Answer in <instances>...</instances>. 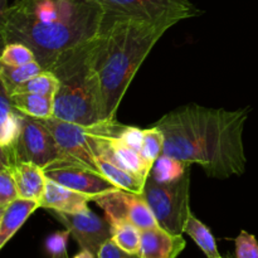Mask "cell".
Returning a JSON list of instances; mask_svg holds the SVG:
<instances>
[{
  "label": "cell",
  "mask_w": 258,
  "mask_h": 258,
  "mask_svg": "<svg viewBox=\"0 0 258 258\" xmlns=\"http://www.w3.org/2000/svg\"><path fill=\"white\" fill-rule=\"evenodd\" d=\"M7 166H9L14 175L20 198L39 202L47 183L44 170L32 161H17L13 165Z\"/></svg>",
  "instance_id": "cell-16"
},
{
  "label": "cell",
  "mask_w": 258,
  "mask_h": 258,
  "mask_svg": "<svg viewBox=\"0 0 258 258\" xmlns=\"http://www.w3.org/2000/svg\"><path fill=\"white\" fill-rule=\"evenodd\" d=\"M70 236L71 232L68 229H66V231L55 232V233L50 234L48 237L47 241H45V249L50 254V257L67 251L66 248H67V242Z\"/></svg>",
  "instance_id": "cell-30"
},
{
  "label": "cell",
  "mask_w": 258,
  "mask_h": 258,
  "mask_svg": "<svg viewBox=\"0 0 258 258\" xmlns=\"http://www.w3.org/2000/svg\"><path fill=\"white\" fill-rule=\"evenodd\" d=\"M92 202L103 209L105 218L111 224L130 222L141 231L159 227L158 221L144 194L131 193L117 188L98 194Z\"/></svg>",
  "instance_id": "cell-8"
},
{
  "label": "cell",
  "mask_w": 258,
  "mask_h": 258,
  "mask_svg": "<svg viewBox=\"0 0 258 258\" xmlns=\"http://www.w3.org/2000/svg\"><path fill=\"white\" fill-rule=\"evenodd\" d=\"M37 60L35 53L33 52L32 48L23 43H8L4 45L2 57H0V63L4 66H17L27 64V63Z\"/></svg>",
  "instance_id": "cell-26"
},
{
  "label": "cell",
  "mask_w": 258,
  "mask_h": 258,
  "mask_svg": "<svg viewBox=\"0 0 258 258\" xmlns=\"http://www.w3.org/2000/svg\"><path fill=\"white\" fill-rule=\"evenodd\" d=\"M12 146L15 151L17 161H32L42 169L64 159L54 136L45 123L42 120L28 116L23 117V128L19 140Z\"/></svg>",
  "instance_id": "cell-9"
},
{
  "label": "cell",
  "mask_w": 258,
  "mask_h": 258,
  "mask_svg": "<svg viewBox=\"0 0 258 258\" xmlns=\"http://www.w3.org/2000/svg\"><path fill=\"white\" fill-rule=\"evenodd\" d=\"M189 168H191V164L161 154L154 163L150 175L158 183H173L179 180Z\"/></svg>",
  "instance_id": "cell-22"
},
{
  "label": "cell",
  "mask_w": 258,
  "mask_h": 258,
  "mask_svg": "<svg viewBox=\"0 0 258 258\" xmlns=\"http://www.w3.org/2000/svg\"><path fill=\"white\" fill-rule=\"evenodd\" d=\"M219 258H223V257H219Z\"/></svg>",
  "instance_id": "cell-34"
},
{
  "label": "cell",
  "mask_w": 258,
  "mask_h": 258,
  "mask_svg": "<svg viewBox=\"0 0 258 258\" xmlns=\"http://www.w3.org/2000/svg\"><path fill=\"white\" fill-rule=\"evenodd\" d=\"M59 87L60 82L57 76L52 71L45 70L35 77L28 80L27 82L18 86L17 90L13 93H37V95L55 97L57 92L59 91Z\"/></svg>",
  "instance_id": "cell-23"
},
{
  "label": "cell",
  "mask_w": 258,
  "mask_h": 258,
  "mask_svg": "<svg viewBox=\"0 0 258 258\" xmlns=\"http://www.w3.org/2000/svg\"><path fill=\"white\" fill-rule=\"evenodd\" d=\"M112 226V241L128 253L139 254L141 244V229L130 222H118Z\"/></svg>",
  "instance_id": "cell-24"
},
{
  "label": "cell",
  "mask_w": 258,
  "mask_h": 258,
  "mask_svg": "<svg viewBox=\"0 0 258 258\" xmlns=\"http://www.w3.org/2000/svg\"><path fill=\"white\" fill-rule=\"evenodd\" d=\"M91 197L63 186L57 181L47 178L44 193L40 198V208L60 213H81L87 211Z\"/></svg>",
  "instance_id": "cell-13"
},
{
  "label": "cell",
  "mask_w": 258,
  "mask_h": 258,
  "mask_svg": "<svg viewBox=\"0 0 258 258\" xmlns=\"http://www.w3.org/2000/svg\"><path fill=\"white\" fill-rule=\"evenodd\" d=\"M249 111L190 103L170 111L153 126L164 134L163 154L198 164L211 178L228 179L246 170L243 131Z\"/></svg>",
  "instance_id": "cell-1"
},
{
  "label": "cell",
  "mask_w": 258,
  "mask_h": 258,
  "mask_svg": "<svg viewBox=\"0 0 258 258\" xmlns=\"http://www.w3.org/2000/svg\"><path fill=\"white\" fill-rule=\"evenodd\" d=\"M40 204L34 199L18 198L0 211V248L5 246Z\"/></svg>",
  "instance_id": "cell-15"
},
{
  "label": "cell",
  "mask_w": 258,
  "mask_h": 258,
  "mask_svg": "<svg viewBox=\"0 0 258 258\" xmlns=\"http://www.w3.org/2000/svg\"><path fill=\"white\" fill-rule=\"evenodd\" d=\"M50 258H68L67 251L63 252V253H59V254H54V256H52Z\"/></svg>",
  "instance_id": "cell-33"
},
{
  "label": "cell",
  "mask_w": 258,
  "mask_h": 258,
  "mask_svg": "<svg viewBox=\"0 0 258 258\" xmlns=\"http://www.w3.org/2000/svg\"><path fill=\"white\" fill-rule=\"evenodd\" d=\"M15 108L10 103L7 92L3 90L2 93V105H0V148L15 145L18 143L22 134L23 128V117L22 113L14 112Z\"/></svg>",
  "instance_id": "cell-18"
},
{
  "label": "cell",
  "mask_w": 258,
  "mask_h": 258,
  "mask_svg": "<svg viewBox=\"0 0 258 258\" xmlns=\"http://www.w3.org/2000/svg\"><path fill=\"white\" fill-rule=\"evenodd\" d=\"M54 136L64 159L76 161L97 171V160L102 155V143L107 136L117 134L125 125L117 120L100 121L95 125H78L59 118L42 120Z\"/></svg>",
  "instance_id": "cell-5"
},
{
  "label": "cell",
  "mask_w": 258,
  "mask_h": 258,
  "mask_svg": "<svg viewBox=\"0 0 258 258\" xmlns=\"http://www.w3.org/2000/svg\"><path fill=\"white\" fill-rule=\"evenodd\" d=\"M97 258H141L139 254L128 253L117 246L112 239H108L98 251Z\"/></svg>",
  "instance_id": "cell-31"
},
{
  "label": "cell",
  "mask_w": 258,
  "mask_h": 258,
  "mask_svg": "<svg viewBox=\"0 0 258 258\" xmlns=\"http://www.w3.org/2000/svg\"><path fill=\"white\" fill-rule=\"evenodd\" d=\"M45 71L37 60L27 63V64L17 66H0V81H2L3 90L7 92V95H12L18 86L27 82L30 78L35 77L37 75Z\"/></svg>",
  "instance_id": "cell-20"
},
{
  "label": "cell",
  "mask_w": 258,
  "mask_h": 258,
  "mask_svg": "<svg viewBox=\"0 0 258 258\" xmlns=\"http://www.w3.org/2000/svg\"><path fill=\"white\" fill-rule=\"evenodd\" d=\"M170 27L127 18H106L93 37L91 57L102 96L103 120L118 106L145 58Z\"/></svg>",
  "instance_id": "cell-3"
},
{
  "label": "cell",
  "mask_w": 258,
  "mask_h": 258,
  "mask_svg": "<svg viewBox=\"0 0 258 258\" xmlns=\"http://www.w3.org/2000/svg\"><path fill=\"white\" fill-rule=\"evenodd\" d=\"M8 97L13 107L22 115L37 120L54 117V97L37 93H13Z\"/></svg>",
  "instance_id": "cell-17"
},
{
  "label": "cell",
  "mask_w": 258,
  "mask_h": 258,
  "mask_svg": "<svg viewBox=\"0 0 258 258\" xmlns=\"http://www.w3.org/2000/svg\"><path fill=\"white\" fill-rule=\"evenodd\" d=\"M66 229L71 232V236L77 241L81 249H87L97 257L101 247L112 238V226L106 218H101L87 209L81 213H60L49 211Z\"/></svg>",
  "instance_id": "cell-11"
},
{
  "label": "cell",
  "mask_w": 258,
  "mask_h": 258,
  "mask_svg": "<svg viewBox=\"0 0 258 258\" xmlns=\"http://www.w3.org/2000/svg\"><path fill=\"white\" fill-rule=\"evenodd\" d=\"M47 178L76 191L95 198L98 194L117 189L101 173L68 159H60L48 168L43 169Z\"/></svg>",
  "instance_id": "cell-10"
},
{
  "label": "cell",
  "mask_w": 258,
  "mask_h": 258,
  "mask_svg": "<svg viewBox=\"0 0 258 258\" xmlns=\"http://www.w3.org/2000/svg\"><path fill=\"white\" fill-rule=\"evenodd\" d=\"M190 171L189 168L179 180L158 183L151 175L144 188V197L150 206L159 226L173 234H183L190 216Z\"/></svg>",
  "instance_id": "cell-6"
},
{
  "label": "cell",
  "mask_w": 258,
  "mask_h": 258,
  "mask_svg": "<svg viewBox=\"0 0 258 258\" xmlns=\"http://www.w3.org/2000/svg\"><path fill=\"white\" fill-rule=\"evenodd\" d=\"M144 138H145V128H139L135 127V126L125 125L117 139L123 145L128 146L133 150H136L140 153L144 144Z\"/></svg>",
  "instance_id": "cell-29"
},
{
  "label": "cell",
  "mask_w": 258,
  "mask_h": 258,
  "mask_svg": "<svg viewBox=\"0 0 258 258\" xmlns=\"http://www.w3.org/2000/svg\"><path fill=\"white\" fill-rule=\"evenodd\" d=\"M183 234H173L160 226L141 232V258H176L185 248Z\"/></svg>",
  "instance_id": "cell-12"
},
{
  "label": "cell",
  "mask_w": 258,
  "mask_h": 258,
  "mask_svg": "<svg viewBox=\"0 0 258 258\" xmlns=\"http://www.w3.org/2000/svg\"><path fill=\"white\" fill-rule=\"evenodd\" d=\"M18 198L20 197L14 175L9 166L2 164V169H0V211Z\"/></svg>",
  "instance_id": "cell-27"
},
{
  "label": "cell",
  "mask_w": 258,
  "mask_h": 258,
  "mask_svg": "<svg viewBox=\"0 0 258 258\" xmlns=\"http://www.w3.org/2000/svg\"><path fill=\"white\" fill-rule=\"evenodd\" d=\"M97 165L100 173L105 178H107L113 185L117 186L118 189H123V190L136 194L144 193L145 183L141 179H139L138 176L131 174L130 171L117 166L112 161L108 160L107 158H105V156H100L98 158Z\"/></svg>",
  "instance_id": "cell-19"
},
{
  "label": "cell",
  "mask_w": 258,
  "mask_h": 258,
  "mask_svg": "<svg viewBox=\"0 0 258 258\" xmlns=\"http://www.w3.org/2000/svg\"><path fill=\"white\" fill-rule=\"evenodd\" d=\"M234 242L237 258H258V242L253 234L241 231Z\"/></svg>",
  "instance_id": "cell-28"
},
{
  "label": "cell",
  "mask_w": 258,
  "mask_h": 258,
  "mask_svg": "<svg viewBox=\"0 0 258 258\" xmlns=\"http://www.w3.org/2000/svg\"><path fill=\"white\" fill-rule=\"evenodd\" d=\"M106 18H127L174 27L201 14L190 0H92Z\"/></svg>",
  "instance_id": "cell-7"
},
{
  "label": "cell",
  "mask_w": 258,
  "mask_h": 258,
  "mask_svg": "<svg viewBox=\"0 0 258 258\" xmlns=\"http://www.w3.org/2000/svg\"><path fill=\"white\" fill-rule=\"evenodd\" d=\"M184 233H186L189 237H191V239L198 244V247L204 252L207 258L222 257L221 254H219L218 248H217L216 238H214V236L212 234L211 229H209L203 222L199 221L193 213H190L188 221H186Z\"/></svg>",
  "instance_id": "cell-21"
},
{
  "label": "cell",
  "mask_w": 258,
  "mask_h": 258,
  "mask_svg": "<svg viewBox=\"0 0 258 258\" xmlns=\"http://www.w3.org/2000/svg\"><path fill=\"white\" fill-rule=\"evenodd\" d=\"M73 258H97L93 253H91L87 249H81L77 254H76Z\"/></svg>",
  "instance_id": "cell-32"
},
{
  "label": "cell",
  "mask_w": 258,
  "mask_h": 258,
  "mask_svg": "<svg viewBox=\"0 0 258 258\" xmlns=\"http://www.w3.org/2000/svg\"><path fill=\"white\" fill-rule=\"evenodd\" d=\"M164 134L160 128L156 126L145 128V138H144L143 148L140 150V155L143 156L144 161L153 169L154 163L156 159L163 154L164 150Z\"/></svg>",
  "instance_id": "cell-25"
},
{
  "label": "cell",
  "mask_w": 258,
  "mask_h": 258,
  "mask_svg": "<svg viewBox=\"0 0 258 258\" xmlns=\"http://www.w3.org/2000/svg\"><path fill=\"white\" fill-rule=\"evenodd\" d=\"M122 131V130H121ZM120 131V133H121ZM118 134L107 136L102 143V155L112 161L120 168L130 171L131 174L138 176L139 179L146 183L151 173V168L144 161L143 156L136 150H133L128 146L123 145L118 140Z\"/></svg>",
  "instance_id": "cell-14"
},
{
  "label": "cell",
  "mask_w": 258,
  "mask_h": 258,
  "mask_svg": "<svg viewBox=\"0 0 258 258\" xmlns=\"http://www.w3.org/2000/svg\"><path fill=\"white\" fill-rule=\"evenodd\" d=\"M105 20L92 0H15L2 9L3 44L23 43L49 70L64 52L92 39Z\"/></svg>",
  "instance_id": "cell-2"
},
{
  "label": "cell",
  "mask_w": 258,
  "mask_h": 258,
  "mask_svg": "<svg viewBox=\"0 0 258 258\" xmlns=\"http://www.w3.org/2000/svg\"><path fill=\"white\" fill-rule=\"evenodd\" d=\"M92 39L63 53L48 70L60 82L54 97L55 118L86 126L105 121L100 83L91 57Z\"/></svg>",
  "instance_id": "cell-4"
}]
</instances>
